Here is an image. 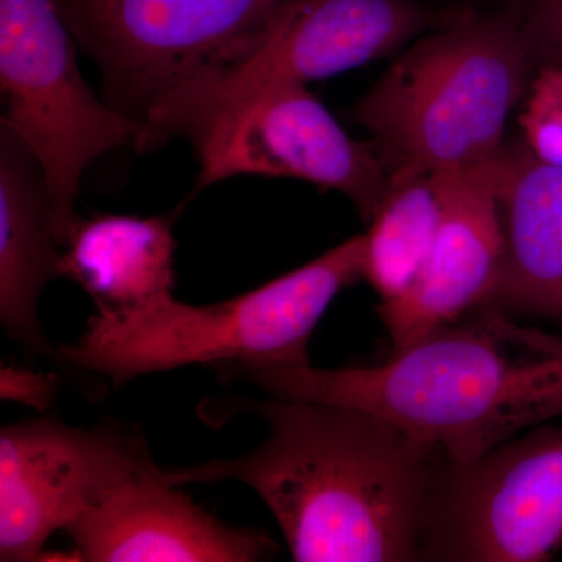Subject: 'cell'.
<instances>
[{"label":"cell","instance_id":"ac0fdd59","mask_svg":"<svg viewBox=\"0 0 562 562\" xmlns=\"http://www.w3.org/2000/svg\"><path fill=\"white\" fill-rule=\"evenodd\" d=\"M60 383V376L55 373L35 372L14 364H3L0 369V397L38 412L49 408Z\"/></svg>","mask_w":562,"mask_h":562},{"label":"cell","instance_id":"8992f818","mask_svg":"<svg viewBox=\"0 0 562 562\" xmlns=\"http://www.w3.org/2000/svg\"><path fill=\"white\" fill-rule=\"evenodd\" d=\"M79 46L60 0H0V124L43 169L61 247L80 220L76 201L87 169L143 132L92 91Z\"/></svg>","mask_w":562,"mask_h":562},{"label":"cell","instance_id":"d6986e66","mask_svg":"<svg viewBox=\"0 0 562 562\" xmlns=\"http://www.w3.org/2000/svg\"><path fill=\"white\" fill-rule=\"evenodd\" d=\"M524 22L532 49L562 63V0H528Z\"/></svg>","mask_w":562,"mask_h":562},{"label":"cell","instance_id":"ffe728a7","mask_svg":"<svg viewBox=\"0 0 562 562\" xmlns=\"http://www.w3.org/2000/svg\"><path fill=\"white\" fill-rule=\"evenodd\" d=\"M542 314H550V316L562 319V283L561 286L558 288V291L554 292L552 301L549 302V305L546 306Z\"/></svg>","mask_w":562,"mask_h":562},{"label":"cell","instance_id":"30bf717a","mask_svg":"<svg viewBox=\"0 0 562 562\" xmlns=\"http://www.w3.org/2000/svg\"><path fill=\"white\" fill-rule=\"evenodd\" d=\"M155 461L138 431L76 428L54 417L0 431V561H40L63 531L111 487Z\"/></svg>","mask_w":562,"mask_h":562},{"label":"cell","instance_id":"5bb4252c","mask_svg":"<svg viewBox=\"0 0 562 562\" xmlns=\"http://www.w3.org/2000/svg\"><path fill=\"white\" fill-rule=\"evenodd\" d=\"M176 239L169 216L80 217L63 247L60 273L98 312H125L168 297L176 286Z\"/></svg>","mask_w":562,"mask_h":562},{"label":"cell","instance_id":"277c9868","mask_svg":"<svg viewBox=\"0 0 562 562\" xmlns=\"http://www.w3.org/2000/svg\"><path fill=\"white\" fill-rule=\"evenodd\" d=\"M364 235L257 290L213 305H188L172 295L125 310L98 312L76 344L60 347L69 368L109 379L228 362L310 364V339L336 295L362 279Z\"/></svg>","mask_w":562,"mask_h":562},{"label":"cell","instance_id":"5b68a950","mask_svg":"<svg viewBox=\"0 0 562 562\" xmlns=\"http://www.w3.org/2000/svg\"><path fill=\"white\" fill-rule=\"evenodd\" d=\"M295 0H60L102 98L125 116L227 72L261 46ZM143 133V132H140Z\"/></svg>","mask_w":562,"mask_h":562},{"label":"cell","instance_id":"8fae6325","mask_svg":"<svg viewBox=\"0 0 562 562\" xmlns=\"http://www.w3.org/2000/svg\"><path fill=\"white\" fill-rule=\"evenodd\" d=\"M179 487L151 461L63 531L90 562H255L277 553L268 535L221 522Z\"/></svg>","mask_w":562,"mask_h":562},{"label":"cell","instance_id":"2e32d148","mask_svg":"<svg viewBox=\"0 0 562 562\" xmlns=\"http://www.w3.org/2000/svg\"><path fill=\"white\" fill-rule=\"evenodd\" d=\"M442 214L439 173L392 184L364 233L362 279L382 302L395 301L413 286L430 258Z\"/></svg>","mask_w":562,"mask_h":562},{"label":"cell","instance_id":"7a4b0ae2","mask_svg":"<svg viewBox=\"0 0 562 562\" xmlns=\"http://www.w3.org/2000/svg\"><path fill=\"white\" fill-rule=\"evenodd\" d=\"M222 380L273 397L368 409L453 462H471L517 432L562 417V338L483 306L369 368L232 362Z\"/></svg>","mask_w":562,"mask_h":562},{"label":"cell","instance_id":"9a60e30c","mask_svg":"<svg viewBox=\"0 0 562 562\" xmlns=\"http://www.w3.org/2000/svg\"><path fill=\"white\" fill-rule=\"evenodd\" d=\"M498 201L506 255L490 306L543 313L562 283V165L509 154Z\"/></svg>","mask_w":562,"mask_h":562},{"label":"cell","instance_id":"4fadbf2b","mask_svg":"<svg viewBox=\"0 0 562 562\" xmlns=\"http://www.w3.org/2000/svg\"><path fill=\"white\" fill-rule=\"evenodd\" d=\"M61 254L43 169L20 136L0 124V322L29 353L68 366L38 313L47 284L61 279Z\"/></svg>","mask_w":562,"mask_h":562},{"label":"cell","instance_id":"7c38bea8","mask_svg":"<svg viewBox=\"0 0 562 562\" xmlns=\"http://www.w3.org/2000/svg\"><path fill=\"white\" fill-rule=\"evenodd\" d=\"M505 169L487 176L439 173L442 214L430 258L405 294L376 306L392 351L490 306L505 266L498 201Z\"/></svg>","mask_w":562,"mask_h":562},{"label":"cell","instance_id":"6da1fadb","mask_svg":"<svg viewBox=\"0 0 562 562\" xmlns=\"http://www.w3.org/2000/svg\"><path fill=\"white\" fill-rule=\"evenodd\" d=\"M269 435L254 452L166 469L176 486L238 482L265 502L299 562L419 561L422 519L442 458L379 414L273 397L239 402Z\"/></svg>","mask_w":562,"mask_h":562},{"label":"cell","instance_id":"3957f363","mask_svg":"<svg viewBox=\"0 0 562 562\" xmlns=\"http://www.w3.org/2000/svg\"><path fill=\"white\" fill-rule=\"evenodd\" d=\"M531 50L524 18L513 13L469 11L414 41L353 110L391 187L425 173H501Z\"/></svg>","mask_w":562,"mask_h":562},{"label":"cell","instance_id":"52a82bcc","mask_svg":"<svg viewBox=\"0 0 562 562\" xmlns=\"http://www.w3.org/2000/svg\"><path fill=\"white\" fill-rule=\"evenodd\" d=\"M430 20L417 0H295L246 60L158 103L136 146L187 139L214 114L258 92L306 87L380 60L424 35Z\"/></svg>","mask_w":562,"mask_h":562},{"label":"cell","instance_id":"e0dca14e","mask_svg":"<svg viewBox=\"0 0 562 562\" xmlns=\"http://www.w3.org/2000/svg\"><path fill=\"white\" fill-rule=\"evenodd\" d=\"M522 127L532 157L562 165V65L542 74L532 87Z\"/></svg>","mask_w":562,"mask_h":562},{"label":"cell","instance_id":"ba28073f","mask_svg":"<svg viewBox=\"0 0 562 562\" xmlns=\"http://www.w3.org/2000/svg\"><path fill=\"white\" fill-rule=\"evenodd\" d=\"M562 547V428H539L471 462L441 458L419 561L541 562Z\"/></svg>","mask_w":562,"mask_h":562},{"label":"cell","instance_id":"9c48e42d","mask_svg":"<svg viewBox=\"0 0 562 562\" xmlns=\"http://www.w3.org/2000/svg\"><path fill=\"white\" fill-rule=\"evenodd\" d=\"M187 139L199 161L195 191L239 176L303 180L341 192L369 222L391 188L379 150L351 138L301 85L244 99Z\"/></svg>","mask_w":562,"mask_h":562}]
</instances>
